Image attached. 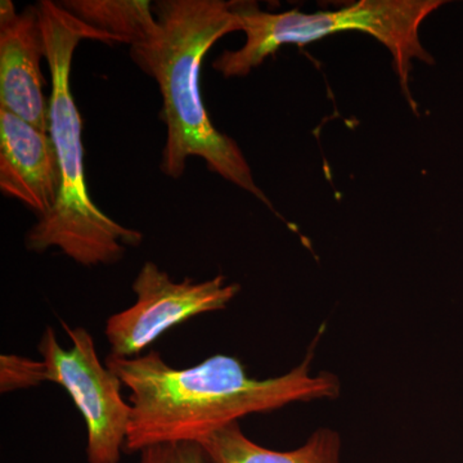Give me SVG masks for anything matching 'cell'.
<instances>
[{
  "label": "cell",
  "mask_w": 463,
  "mask_h": 463,
  "mask_svg": "<svg viewBox=\"0 0 463 463\" xmlns=\"http://www.w3.org/2000/svg\"><path fill=\"white\" fill-rule=\"evenodd\" d=\"M136 303L109 317L105 335L111 353L120 358H133L175 326L218 312L241 291L239 283H227L219 274L207 281L191 279L175 282L154 261H146L132 286Z\"/></svg>",
  "instance_id": "8992f818"
},
{
  "label": "cell",
  "mask_w": 463,
  "mask_h": 463,
  "mask_svg": "<svg viewBox=\"0 0 463 463\" xmlns=\"http://www.w3.org/2000/svg\"><path fill=\"white\" fill-rule=\"evenodd\" d=\"M45 39L38 5L17 12L0 3V109L50 132V97L45 96L42 60Z\"/></svg>",
  "instance_id": "52a82bcc"
},
{
  "label": "cell",
  "mask_w": 463,
  "mask_h": 463,
  "mask_svg": "<svg viewBox=\"0 0 463 463\" xmlns=\"http://www.w3.org/2000/svg\"><path fill=\"white\" fill-rule=\"evenodd\" d=\"M63 5L84 24L133 47L158 32L154 5L142 0H69Z\"/></svg>",
  "instance_id": "30bf717a"
},
{
  "label": "cell",
  "mask_w": 463,
  "mask_h": 463,
  "mask_svg": "<svg viewBox=\"0 0 463 463\" xmlns=\"http://www.w3.org/2000/svg\"><path fill=\"white\" fill-rule=\"evenodd\" d=\"M232 11L239 17L246 43L237 51H225L213 66L225 79L245 78L285 44H307L341 32H364L390 51L402 90L411 108L417 105L410 90L412 61L434 65V58L420 42V25L446 2L440 0H362L339 11L301 14L298 9L268 14L257 3L234 0Z\"/></svg>",
  "instance_id": "277c9868"
},
{
  "label": "cell",
  "mask_w": 463,
  "mask_h": 463,
  "mask_svg": "<svg viewBox=\"0 0 463 463\" xmlns=\"http://www.w3.org/2000/svg\"><path fill=\"white\" fill-rule=\"evenodd\" d=\"M139 463H207L206 455L200 443H166L146 448Z\"/></svg>",
  "instance_id": "7c38bea8"
},
{
  "label": "cell",
  "mask_w": 463,
  "mask_h": 463,
  "mask_svg": "<svg viewBox=\"0 0 463 463\" xmlns=\"http://www.w3.org/2000/svg\"><path fill=\"white\" fill-rule=\"evenodd\" d=\"M62 327L71 349L60 345L52 327L45 328L38 345L48 383L62 386L83 416L88 463H120L132 416V407L121 394L124 383L99 361L90 332L65 322Z\"/></svg>",
  "instance_id": "5b68a950"
},
{
  "label": "cell",
  "mask_w": 463,
  "mask_h": 463,
  "mask_svg": "<svg viewBox=\"0 0 463 463\" xmlns=\"http://www.w3.org/2000/svg\"><path fill=\"white\" fill-rule=\"evenodd\" d=\"M61 173L50 132L0 109V190L42 218L56 205Z\"/></svg>",
  "instance_id": "ba28073f"
},
{
  "label": "cell",
  "mask_w": 463,
  "mask_h": 463,
  "mask_svg": "<svg viewBox=\"0 0 463 463\" xmlns=\"http://www.w3.org/2000/svg\"><path fill=\"white\" fill-rule=\"evenodd\" d=\"M48 383L47 365L27 356L0 355V392L38 388Z\"/></svg>",
  "instance_id": "8fae6325"
},
{
  "label": "cell",
  "mask_w": 463,
  "mask_h": 463,
  "mask_svg": "<svg viewBox=\"0 0 463 463\" xmlns=\"http://www.w3.org/2000/svg\"><path fill=\"white\" fill-rule=\"evenodd\" d=\"M313 353L289 373L250 376L234 356L216 354L190 368H174L157 352L133 358L109 354L105 364L130 390L132 407L124 452L157 444L201 443L252 413L272 412L298 402L336 399L340 380L310 373Z\"/></svg>",
  "instance_id": "6da1fadb"
},
{
  "label": "cell",
  "mask_w": 463,
  "mask_h": 463,
  "mask_svg": "<svg viewBox=\"0 0 463 463\" xmlns=\"http://www.w3.org/2000/svg\"><path fill=\"white\" fill-rule=\"evenodd\" d=\"M154 12L158 32L148 42L130 47V56L156 81L163 99L160 120L166 127V142L161 172L169 178H181L188 158L201 157L210 172L272 209L239 145L213 125L201 96V69L207 52L227 33L241 32L231 3L160 0Z\"/></svg>",
  "instance_id": "7a4b0ae2"
},
{
  "label": "cell",
  "mask_w": 463,
  "mask_h": 463,
  "mask_svg": "<svg viewBox=\"0 0 463 463\" xmlns=\"http://www.w3.org/2000/svg\"><path fill=\"white\" fill-rule=\"evenodd\" d=\"M51 75L50 134L56 146L61 173L56 205L27 232L25 246L42 254L58 249L84 267L116 264L128 248L141 245V232L124 227L106 215L93 200L84 175L83 123L71 91V66L81 41L118 43L94 29L61 3L38 5Z\"/></svg>",
  "instance_id": "3957f363"
},
{
  "label": "cell",
  "mask_w": 463,
  "mask_h": 463,
  "mask_svg": "<svg viewBox=\"0 0 463 463\" xmlns=\"http://www.w3.org/2000/svg\"><path fill=\"white\" fill-rule=\"evenodd\" d=\"M207 463H340L339 432L321 428L303 446L279 452L259 446L233 422L201 441Z\"/></svg>",
  "instance_id": "9c48e42d"
}]
</instances>
